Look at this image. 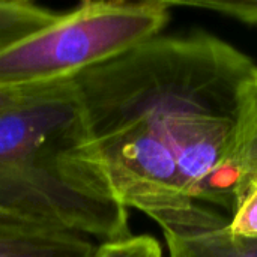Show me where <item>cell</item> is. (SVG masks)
I'll return each instance as SVG.
<instances>
[{
  "mask_svg": "<svg viewBox=\"0 0 257 257\" xmlns=\"http://www.w3.org/2000/svg\"><path fill=\"white\" fill-rule=\"evenodd\" d=\"M21 92V89H0V111L9 105Z\"/></svg>",
  "mask_w": 257,
  "mask_h": 257,
  "instance_id": "7c38bea8",
  "label": "cell"
},
{
  "mask_svg": "<svg viewBox=\"0 0 257 257\" xmlns=\"http://www.w3.org/2000/svg\"><path fill=\"white\" fill-rule=\"evenodd\" d=\"M86 140L72 78L23 87L0 111V208L83 236H131L128 209L75 161Z\"/></svg>",
  "mask_w": 257,
  "mask_h": 257,
  "instance_id": "7a4b0ae2",
  "label": "cell"
},
{
  "mask_svg": "<svg viewBox=\"0 0 257 257\" xmlns=\"http://www.w3.org/2000/svg\"><path fill=\"white\" fill-rule=\"evenodd\" d=\"M169 257H257V239L232 236L227 227L190 238L164 235Z\"/></svg>",
  "mask_w": 257,
  "mask_h": 257,
  "instance_id": "8992f818",
  "label": "cell"
},
{
  "mask_svg": "<svg viewBox=\"0 0 257 257\" xmlns=\"http://www.w3.org/2000/svg\"><path fill=\"white\" fill-rule=\"evenodd\" d=\"M170 8L188 6L208 9L241 23L257 26V0H166Z\"/></svg>",
  "mask_w": 257,
  "mask_h": 257,
  "instance_id": "9c48e42d",
  "label": "cell"
},
{
  "mask_svg": "<svg viewBox=\"0 0 257 257\" xmlns=\"http://www.w3.org/2000/svg\"><path fill=\"white\" fill-rule=\"evenodd\" d=\"M227 232L236 238L257 239V182L232 214Z\"/></svg>",
  "mask_w": 257,
  "mask_h": 257,
  "instance_id": "30bf717a",
  "label": "cell"
},
{
  "mask_svg": "<svg viewBox=\"0 0 257 257\" xmlns=\"http://www.w3.org/2000/svg\"><path fill=\"white\" fill-rule=\"evenodd\" d=\"M38 229H56V227L47 226L33 218L0 208V230L18 232V230H38Z\"/></svg>",
  "mask_w": 257,
  "mask_h": 257,
  "instance_id": "8fae6325",
  "label": "cell"
},
{
  "mask_svg": "<svg viewBox=\"0 0 257 257\" xmlns=\"http://www.w3.org/2000/svg\"><path fill=\"white\" fill-rule=\"evenodd\" d=\"M256 65L209 35L155 36L72 77L86 140L78 166L163 235L229 226L242 89Z\"/></svg>",
  "mask_w": 257,
  "mask_h": 257,
  "instance_id": "6da1fadb",
  "label": "cell"
},
{
  "mask_svg": "<svg viewBox=\"0 0 257 257\" xmlns=\"http://www.w3.org/2000/svg\"><path fill=\"white\" fill-rule=\"evenodd\" d=\"M232 163L236 178V209L257 182V66L242 89Z\"/></svg>",
  "mask_w": 257,
  "mask_h": 257,
  "instance_id": "5b68a950",
  "label": "cell"
},
{
  "mask_svg": "<svg viewBox=\"0 0 257 257\" xmlns=\"http://www.w3.org/2000/svg\"><path fill=\"white\" fill-rule=\"evenodd\" d=\"M95 250L87 236L60 229L0 230V257H92Z\"/></svg>",
  "mask_w": 257,
  "mask_h": 257,
  "instance_id": "277c9868",
  "label": "cell"
},
{
  "mask_svg": "<svg viewBox=\"0 0 257 257\" xmlns=\"http://www.w3.org/2000/svg\"><path fill=\"white\" fill-rule=\"evenodd\" d=\"M166 0H86L0 51V89L72 78L158 36L170 20Z\"/></svg>",
  "mask_w": 257,
  "mask_h": 257,
  "instance_id": "3957f363",
  "label": "cell"
},
{
  "mask_svg": "<svg viewBox=\"0 0 257 257\" xmlns=\"http://www.w3.org/2000/svg\"><path fill=\"white\" fill-rule=\"evenodd\" d=\"M92 257H164L158 241L149 235H131L96 245Z\"/></svg>",
  "mask_w": 257,
  "mask_h": 257,
  "instance_id": "ba28073f",
  "label": "cell"
},
{
  "mask_svg": "<svg viewBox=\"0 0 257 257\" xmlns=\"http://www.w3.org/2000/svg\"><path fill=\"white\" fill-rule=\"evenodd\" d=\"M60 14L29 0H0V51L51 24Z\"/></svg>",
  "mask_w": 257,
  "mask_h": 257,
  "instance_id": "52a82bcc",
  "label": "cell"
}]
</instances>
